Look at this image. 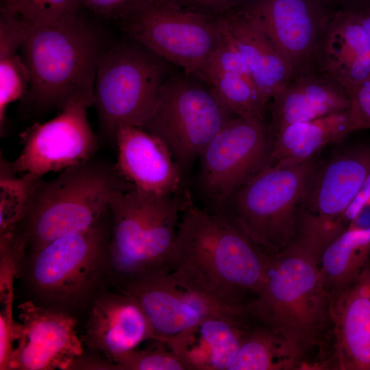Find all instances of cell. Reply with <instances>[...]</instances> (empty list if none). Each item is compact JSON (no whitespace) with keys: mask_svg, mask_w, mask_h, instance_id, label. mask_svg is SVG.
Here are the masks:
<instances>
[{"mask_svg":"<svg viewBox=\"0 0 370 370\" xmlns=\"http://www.w3.org/2000/svg\"><path fill=\"white\" fill-rule=\"evenodd\" d=\"M272 137L264 119L235 116L201 151L198 187L212 211L269 164Z\"/></svg>","mask_w":370,"mask_h":370,"instance_id":"30bf717a","label":"cell"},{"mask_svg":"<svg viewBox=\"0 0 370 370\" xmlns=\"http://www.w3.org/2000/svg\"><path fill=\"white\" fill-rule=\"evenodd\" d=\"M226 31L246 61L267 103L291 79L289 70L264 33L241 5L221 12Z\"/></svg>","mask_w":370,"mask_h":370,"instance_id":"603a6c76","label":"cell"},{"mask_svg":"<svg viewBox=\"0 0 370 370\" xmlns=\"http://www.w3.org/2000/svg\"><path fill=\"white\" fill-rule=\"evenodd\" d=\"M271 101V137L290 125L351 108V97L345 88L317 69L290 79Z\"/></svg>","mask_w":370,"mask_h":370,"instance_id":"44dd1931","label":"cell"},{"mask_svg":"<svg viewBox=\"0 0 370 370\" xmlns=\"http://www.w3.org/2000/svg\"><path fill=\"white\" fill-rule=\"evenodd\" d=\"M235 116L212 87L185 74H170L154 110L141 127L168 148L184 173Z\"/></svg>","mask_w":370,"mask_h":370,"instance_id":"9c48e42d","label":"cell"},{"mask_svg":"<svg viewBox=\"0 0 370 370\" xmlns=\"http://www.w3.org/2000/svg\"><path fill=\"white\" fill-rule=\"evenodd\" d=\"M126 184L114 164L94 158L50 180L41 179L21 223L27 243L34 251L60 237L88 230L110 210L115 193Z\"/></svg>","mask_w":370,"mask_h":370,"instance_id":"277c9868","label":"cell"},{"mask_svg":"<svg viewBox=\"0 0 370 370\" xmlns=\"http://www.w3.org/2000/svg\"><path fill=\"white\" fill-rule=\"evenodd\" d=\"M0 369H7L8 363L16 342L18 321L14 319V295L0 298Z\"/></svg>","mask_w":370,"mask_h":370,"instance_id":"1f68e13d","label":"cell"},{"mask_svg":"<svg viewBox=\"0 0 370 370\" xmlns=\"http://www.w3.org/2000/svg\"><path fill=\"white\" fill-rule=\"evenodd\" d=\"M82 8L79 0H3L1 5V12L30 25L53 24Z\"/></svg>","mask_w":370,"mask_h":370,"instance_id":"f546056e","label":"cell"},{"mask_svg":"<svg viewBox=\"0 0 370 370\" xmlns=\"http://www.w3.org/2000/svg\"><path fill=\"white\" fill-rule=\"evenodd\" d=\"M122 292L138 301L153 329L155 341L166 345L209 317L247 314L245 306L223 303L170 271L133 279L124 284Z\"/></svg>","mask_w":370,"mask_h":370,"instance_id":"8fae6325","label":"cell"},{"mask_svg":"<svg viewBox=\"0 0 370 370\" xmlns=\"http://www.w3.org/2000/svg\"><path fill=\"white\" fill-rule=\"evenodd\" d=\"M206 83L235 116L264 119L268 103L247 65L212 73Z\"/></svg>","mask_w":370,"mask_h":370,"instance_id":"83f0119b","label":"cell"},{"mask_svg":"<svg viewBox=\"0 0 370 370\" xmlns=\"http://www.w3.org/2000/svg\"><path fill=\"white\" fill-rule=\"evenodd\" d=\"M156 345L143 349H134L119 360L117 369L127 370H187L183 360L164 343L156 341Z\"/></svg>","mask_w":370,"mask_h":370,"instance_id":"4dcf8cb0","label":"cell"},{"mask_svg":"<svg viewBox=\"0 0 370 370\" xmlns=\"http://www.w3.org/2000/svg\"><path fill=\"white\" fill-rule=\"evenodd\" d=\"M356 11L361 24L367 33L368 37L370 39V5L362 8L360 10H354Z\"/></svg>","mask_w":370,"mask_h":370,"instance_id":"74e56055","label":"cell"},{"mask_svg":"<svg viewBox=\"0 0 370 370\" xmlns=\"http://www.w3.org/2000/svg\"><path fill=\"white\" fill-rule=\"evenodd\" d=\"M114 143L115 169L132 188L154 196H177L186 191L184 172L158 138L140 127L122 125Z\"/></svg>","mask_w":370,"mask_h":370,"instance_id":"2e32d148","label":"cell"},{"mask_svg":"<svg viewBox=\"0 0 370 370\" xmlns=\"http://www.w3.org/2000/svg\"><path fill=\"white\" fill-rule=\"evenodd\" d=\"M82 10L53 24H28L21 46L29 73L27 112L60 111L79 99L95 104L98 62L107 48Z\"/></svg>","mask_w":370,"mask_h":370,"instance_id":"7a4b0ae2","label":"cell"},{"mask_svg":"<svg viewBox=\"0 0 370 370\" xmlns=\"http://www.w3.org/2000/svg\"><path fill=\"white\" fill-rule=\"evenodd\" d=\"M147 340L155 341L153 331L134 297L121 292L101 296L94 302L84 336L90 348L114 365Z\"/></svg>","mask_w":370,"mask_h":370,"instance_id":"e0dca14e","label":"cell"},{"mask_svg":"<svg viewBox=\"0 0 370 370\" xmlns=\"http://www.w3.org/2000/svg\"><path fill=\"white\" fill-rule=\"evenodd\" d=\"M11 162L1 158L0 234L16 228L23 220L32 191L42 178L29 173L17 177Z\"/></svg>","mask_w":370,"mask_h":370,"instance_id":"f1b7e54d","label":"cell"},{"mask_svg":"<svg viewBox=\"0 0 370 370\" xmlns=\"http://www.w3.org/2000/svg\"><path fill=\"white\" fill-rule=\"evenodd\" d=\"M92 106L87 99H77L52 119L28 127L20 135L23 148L11 162L13 170L42 178L93 158L98 139L88 119V109Z\"/></svg>","mask_w":370,"mask_h":370,"instance_id":"7c38bea8","label":"cell"},{"mask_svg":"<svg viewBox=\"0 0 370 370\" xmlns=\"http://www.w3.org/2000/svg\"><path fill=\"white\" fill-rule=\"evenodd\" d=\"M108 212L88 230L33 251L32 278L40 292L64 300L79 295L88 287L107 253L110 232L107 234L103 219Z\"/></svg>","mask_w":370,"mask_h":370,"instance_id":"5bb4252c","label":"cell"},{"mask_svg":"<svg viewBox=\"0 0 370 370\" xmlns=\"http://www.w3.org/2000/svg\"><path fill=\"white\" fill-rule=\"evenodd\" d=\"M18 309L17 344L7 369L53 370L73 366L83 352L75 319L31 301L21 303Z\"/></svg>","mask_w":370,"mask_h":370,"instance_id":"9a60e30c","label":"cell"},{"mask_svg":"<svg viewBox=\"0 0 370 370\" xmlns=\"http://www.w3.org/2000/svg\"><path fill=\"white\" fill-rule=\"evenodd\" d=\"M370 199V173L364 182L355 199L343 216V221L346 225L356 217L362 206Z\"/></svg>","mask_w":370,"mask_h":370,"instance_id":"d590c367","label":"cell"},{"mask_svg":"<svg viewBox=\"0 0 370 370\" xmlns=\"http://www.w3.org/2000/svg\"><path fill=\"white\" fill-rule=\"evenodd\" d=\"M336 367L370 370V260L358 279L330 301Z\"/></svg>","mask_w":370,"mask_h":370,"instance_id":"ffe728a7","label":"cell"},{"mask_svg":"<svg viewBox=\"0 0 370 370\" xmlns=\"http://www.w3.org/2000/svg\"><path fill=\"white\" fill-rule=\"evenodd\" d=\"M314 67L349 95L370 80V39L356 11L341 10L330 14Z\"/></svg>","mask_w":370,"mask_h":370,"instance_id":"ac0fdd59","label":"cell"},{"mask_svg":"<svg viewBox=\"0 0 370 370\" xmlns=\"http://www.w3.org/2000/svg\"><path fill=\"white\" fill-rule=\"evenodd\" d=\"M370 173V145L350 147L318 164L301 208L317 215L341 219Z\"/></svg>","mask_w":370,"mask_h":370,"instance_id":"d6986e66","label":"cell"},{"mask_svg":"<svg viewBox=\"0 0 370 370\" xmlns=\"http://www.w3.org/2000/svg\"><path fill=\"white\" fill-rule=\"evenodd\" d=\"M306 348L261 324L249 326L229 370L300 369Z\"/></svg>","mask_w":370,"mask_h":370,"instance_id":"484cf974","label":"cell"},{"mask_svg":"<svg viewBox=\"0 0 370 370\" xmlns=\"http://www.w3.org/2000/svg\"><path fill=\"white\" fill-rule=\"evenodd\" d=\"M184 194L154 196L126 184L110 206V267L123 285L147 274L169 271Z\"/></svg>","mask_w":370,"mask_h":370,"instance_id":"5b68a950","label":"cell"},{"mask_svg":"<svg viewBox=\"0 0 370 370\" xmlns=\"http://www.w3.org/2000/svg\"><path fill=\"white\" fill-rule=\"evenodd\" d=\"M241 5L280 56L291 79L315 69L330 16L322 0H249Z\"/></svg>","mask_w":370,"mask_h":370,"instance_id":"4fadbf2b","label":"cell"},{"mask_svg":"<svg viewBox=\"0 0 370 370\" xmlns=\"http://www.w3.org/2000/svg\"><path fill=\"white\" fill-rule=\"evenodd\" d=\"M351 111L358 130L370 129V80L350 93Z\"/></svg>","mask_w":370,"mask_h":370,"instance_id":"d6a6232c","label":"cell"},{"mask_svg":"<svg viewBox=\"0 0 370 370\" xmlns=\"http://www.w3.org/2000/svg\"><path fill=\"white\" fill-rule=\"evenodd\" d=\"M180 5L197 11L217 14L220 13L241 0H171Z\"/></svg>","mask_w":370,"mask_h":370,"instance_id":"e575fe53","label":"cell"},{"mask_svg":"<svg viewBox=\"0 0 370 370\" xmlns=\"http://www.w3.org/2000/svg\"><path fill=\"white\" fill-rule=\"evenodd\" d=\"M130 39L108 47L96 72L94 106L101 134L112 142L119 126L147 123L170 75L166 60Z\"/></svg>","mask_w":370,"mask_h":370,"instance_id":"ba28073f","label":"cell"},{"mask_svg":"<svg viewBox=\"0 0 370 370\" xmlns=\"http://www.w3.org/2000/svg\"><path fill=\"white\" fill-rule=\"evenodd\" d=\"M249 315H215L170 343L189 370H229L249 326Z\"/></svg>","mask_w":370,"mask_h":370,"instance_id":"7402d4cb","label":"cell"},{"mask_svg":"<svg viewBox=\"0 0 370 370\" xmlns=\"http://www.w3.org/2000/svg\"><path fill=\"white\" fill-rule=\"evenodd\" d=\"M28 23L1 11L0 14V130L2 136L8 106L24 100L29 85V73L21 53Z\"/></svg>","mask_w":370,"mask_h":370,"instance_id":"4316f807","label":"cell"},{"mask_svg":"<svg viewBox=\"0 0 370 370\" xmlns=\"http://www.w3.org/2000/svg\"><path fill=\"white\" fill-rule=\"evenodd\" d=\"M119 21L130 38L202 82L225 36L221 12L171 0H139Z\"/></svg>","mask_w":370,"mask_h":370,"instance_id":"52a82bcc","label":"cell"},{"mask_svg":"<svg viewBox=\"0 0 370 370\" xmlns=\"http://www.w3.org/2000/svg\"><path fill=\"white\" fill-rule=\"evenodd\" d=\"M139 0H79L83 9L109 19L119 20Z\"/></svg>","mask_w":370,"mask_h":370,"instance_id":"836d02e7","label":"cell"},{"mask_svg":"<svg viewBox=\"0 0 370 370\" xmlns=\"http://www.w3.org/2000/svg\"><path fill=\"white\" fill-rule=\"evenodd\" d=\"M318 164L315 158L267 164L213 212L234 221L267 253H278L295 232L299 212Z\"/></svg>","mask_w":370,"mask_h":370,"instance_id":"8992f818","label":"cell"},{"mask_svg":"<svg viewBox=\"0 0 370 370\" xmlns=\"http://www.w3.org/2000/svg\"><path fill=\"white\" fill-rule=\"evenodd\" d=\"M271 256L234 221L196 206L187 191L170 272L223 303L245 306V296L259 293Z\"/></svg>","mask_w":370,"mask_h":370,"instance_id":"6da1fadb","label":"cell"},{"mask_svg":"<svg viewBox=\"0 0 370 370\" xmlns=\"http://www.w3.org/2000/svg\"><path fill=\"white\" fill-rule=\"evenodd\" d=\"M357 130L351 108L290 125L272 137L269 164L310 160L323 147Z\"/></svg>","mask_w":370,"mask_h":370,"instance_id":"cb8c5ba5","label":"cell"},{"mask_svg":"<svg viewBox=\"0 0 370 370\" xmlns=\"http://www.w3.org/2000/svg\"><path fill=\"white\" fill-rule=\"evenodd\" d=\"M343 5V10H357L370 5V0H332Z\"/></svg>","mask_w":370,"mask_h":370,"instance_id":"8d00e7d4","label":"cell"},{"mask_svg":"<svg viewBox=\"0 0 370 370\" xmlns=\"http://www.w3.org/2000/svg\"><path fill=\"white\" fill-rule=\"evenodd\" d=\"M370 260V227L347 225L324 249L319 267L330 301L353 284Z\"/></svg>","mask_w":370,"mask_h":370,"instance_id":"d4e9b609","label":"cell"},{"mask_svg":"<svg viewBox=\"0 0 370 370\" xmlns=\"http://www.w3.org/2000/svg\"><path fill=\"white\" fill-rule=\"evenodd\" d=\"M321 256L310 238L295 231L284 249L271 254L259 293L245 304L251 318L306 347L317 344L330 323Z\"/></svg>","mask_w":370,"mask_h":370,"instance_id":"3957f363","label":"cell"}]
</instances>
